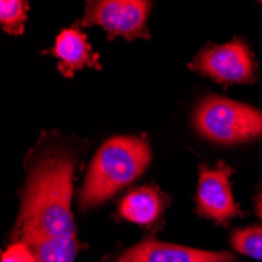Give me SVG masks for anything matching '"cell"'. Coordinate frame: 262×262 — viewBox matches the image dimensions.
<instances>
[{
  "mask_svg": "<svg viewBox=\"0 0 262 262\" xmlns=\"http://www.w3.org/2000/svg\"><path fill=\"white\" fill-rule=\"evenodd\" d=\"M195 126L213 143L232 145L262 137V112L225 98H206L196 108Z\"/></svg>",
  "mask_w": 262,
  "mask_h": 262,
  "instance_id": "3",
  "label": "cell"
},
{
  "mask_svg": "<svg viewBox=\"0 0 262 262\" xmlns=\"http://www.w3.org/2000/svg\"><path fill=\"white\" fill-rule=\"evenodd\" d=\"M38 257V262H74L79 251L76 237H64L39 242L32 247Z\"/></svg>",
  "mask_w": 262,
  "mask_h": 262,
  "instance_id": "10",
  "label": "cell"
},
{
  "mask_svg": "<svg viewBox=\"0 0 262 262\" xmlns=\"http://www.w3.org/2000/svg\"><path fill=\"white\" fill-rule=\"evenodd\" d=\"M190 68L220 83H248L256 73L253 54L241 39L207 46L190 63Z\"/></svg>",
  "mask_w": 262,
  "mask_h": 262,
  "instance_id": "5",
  "label": "cell"
},
{
  "mask_svg": "<svg viewBox=\"0 0 262 262\" xmlns=\"http://www.w3.org/2000/svg\"><path fill=\"white\" fill-rule=\"evenodd\" d=\"M149 0H86L85 26H99L110 38H148Z\"/></svg>",
  "mask_w": 262,
  "mask_h": 262,
  "instance_id": "4",
  "label": "cell"
},
{
  "mask_svg": "<svg viewBox=\"0 0 262 262\" xmlns=\"http://www.w3.org/2000/svg\"><path fill=\"white\" fill-rule=\"evenodd\" d=\"M27 19L26 0H0V24L7 33L20 35Z\"/></svg>",
  "mask_w": 262,
  "mask_h": 262,
  "instance_id": "11",
  "label": "cell"
},
{
  "mask_svg": "<svg viewBox=\"0 0 262 262\" xmlns=\"http://www.w3.org/2000/svg\"><path fill=\"white\" fill-rule=\"evenodd\" d=\"M229 176L231 168L223 163H220L217 168H209V166L201 168L196 203L198 212L203 217L217 223H228L239 213L232 198Z\"/></svg>",
  "mask_w": 262,
  "mask_h": 262,
  "instance_id": "6",
  "label": "cell"
},
{
  "mask_svg": "<svg viewBox=\"0 0 262 262\" xmlns=\"http://www.w3.org/2000/svg\"><path fill=\"white\" fill-rule=\"evenodd\" d=\"M2 262H38L35 250L26 244L19 242L11 245L2 256Z\"/></svg>",
  "mask_w": 262,
  "mask_h": 262,
  "instance_id": "13",
  "label": "cell"
},
{
  "mask_svg": "<svg viewBox=\"0 0 262 262\" xmlns=\"http://www.w3.org/2000/svg\"><path fill=\"white\" fill-rule=\"evenodd\" d=\"M74 160L63 152L38 157L29 170L17 222L20 241L30 247L54 239L76 237L71 210Z\"/></svg>",
  "mask_w": 262,
  "mask_h": 262,
  "instance_id": "1",
  "label": "cell"
},
{
  "mask_svg": "<svg viewBox=\"0 0 262 262\" xmlns=\"http://www.w3.org/2000/svg\"><path fill=\"white\" fill-rule=\"evenodd\" d=\"M120 213L127 222L151 225L162 213V200L156 188L141 187L130 192L120 204Z\"/></svg>",
  "mask_w": 262,
  "mask_h": 262,
  "instance_id": "9",
  "label": "cell"
},
{
  "mask_svg": "<svg viewBox=\"0 0 262 262\" xmlns=\"http://www.w3.org/2000/svg\"><path fill=\"white\" fill-rule=\"evenodd\" d=\"M151 160L149 145L138 137H113L94 156L86 173L80 204L85 209L98 206L134 182Z\"/></svg>",
  "mask_w": 262,
  "mask_h": 262,
  "instance_id": "2",
  "label": "cell"
},
{
  "mask_svg": "<svg viewBox=\"0 0 262 262\" xmlns=\"http://www.w3.org/2000/svg\"><path fill=\"white\" fill-rule=\"evenodd\" d=\"M47 52L58 60V71L66 77H73L83 68H101L99 55L93 52L86 35L77 27L60 32L55 46Z\"/></svg>",
  "mask_w": 262,
  "mask_h": 262,
  "instance_id": "8",
  "label": "cell"
},
{
  "mask_svg": "<svg viewBox=\"0 0 262 262\" xmlns=\"http://www.w3.org/2000/svg\"><path fill=\"white\" fill-rule=\"evenodd\" d=\"M231 244L239 253L262 260V228H245L235 231L231 237Z\"/></svg>",
  "mask_w": 262,
  "mask_h": 262,
  "instance_id": "12",
  "label": "cell"
},
{
  "mask_svg": "<svg viewBox=\"0 0 262 262\" xmlns=\"http://www.w3.org/2000/svg\"><path fill=\"white\" fill-rule=\"evenodd\" d=\"M260 2H262V0H260Z\"/></svg>",
  "mask_w": 262,
  "mask_h": 262,
  "instance_id": "15",
  "label": "cell"
},
{
  "mask_svg": "<svg viewBox=\"0 0 262 262\" xmlns=\"http://www.w3.org/2000/svg\"><path fill=\"white\" fill-rule=\"evenodd\" d=\"M257 213H259V217L262 220V190H260V193L257 196Z\"/></svg>",
  "mask_w": 262,
  "mask_h": 262,
  "instance_id": "14",
  "label": "cell"
},
{
  "mask_svg": "<svg viewBox=\"0 0 262 262\" xmlns=\"http://www.w3.org/2000/svg\"><path fill=\"white\" fill-rule=\"evenodd\" d=\"M234 256L225 251H204L165 244L154 239L143 241L126 250L118 262H232Z\"/></svg>",
  "mask_w": 262,
  "mask_h": 262,
  "instance_id": "7",
  "label": "cell"
}]
</instances>
